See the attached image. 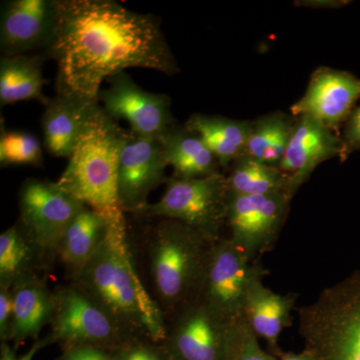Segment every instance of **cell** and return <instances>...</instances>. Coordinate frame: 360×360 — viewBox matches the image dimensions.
<instances>
[{
  "mask_svg": "<svg viewBox=\"0 0 360 360\" xmlns=\"http://www.w3.org/2000/svg\"><path fill=\"white\" fill-rule=\"evenodd\" d=\"M58 65L56 92L98 101L104 80L127 68L179 73L160 21L113 0H58V22L44 51Z\"/></svg>",
  "mask_w": 360,
  "mask_h": 360,
  "instance_id": "1",
  "label": "cell"
},
{
  "mask_svg": "<svg viewBox=\"0 0 360 360\" xmlns=\"http://www.w3.org/2000/svg\"><path fill=\"white\" fill-rule=\"evenodd\" d=\"M134 262L127 225H110L103 243L71 283L99 303L125 335L165 342L167 319Z\"/></svg>",
  "mask_w": 360,
  "mask_h": 360,
  "instance_id": "2",
  "label": "cell"
},
{
  "mask_svg": "<svg viewBox=\"0 0 360 360\" xmlns=\"http://www.w3.org/2000/svg\"><path fill=\"white\" fill-rule=\"evenodd\" d=\"M153 219L146 240L150 295L168 322L198 296L215 241L177 220Z\"/></svg>",
  "mask_w": 360,
  "mask_h": 360,
  "instance_id": "3",
  "label": "cell"
},
{
  "mask_svg": "<svg viewBox=\"0 0 360 360\" xmlns=\"http://www.w3.org/2000/svg\"><path fill=\"white\" fill-rule=\"evenodd\" d=\"M130 135L103 111L78 142L56 181L63 191L115 226L127 224L118 198V169Z\"/></svg>",
  "mask_w": 360,
  "mask_h": 360,
  "instance_id": "4",
  "label": "cell"
},
{
  "mask_svg": "<svg viewBox=\"0 0 360 360\" xmlns=\"http://www.w3.org/2000/svg\"><path fill=\"white\" fill-rule=\"evenodd\" d=\"M298 319L314 360H360V271L326 288Z\"/></svg>",
  "mask_w": 360,
  "mask_h": 360,
  "instance_id": "5",
  "label": "cell"
},
{
  "mask_svg": "<svg viewBox=\"0 0 360 360\" xmlns=\"http://www.w3.org/2000/svg\"><path fill=\"white\" fill-rule=\"evenodd\" d=\"M229 198L226 175L221 172L193 179L172 176L162 198L139 217L177 220L217 241L222 238Z\"/></svg>",
  "mask_w": 360,
  "mask_h": 360,
  "instance_id": "6",
  "label": "cell"
},
{
  "mask_svg": "<svg viewBox=\"0 0 360 360\" xmlns=\"http://www.w3.org/2000/svg\"><path fill=\"white\" fill-rule=\"evenodd\" d=\"M266 271L259 262H252L229 238L213 243L200 291V300L225 324L243 319V307L248 286Z\"/></svg>",
  "mask_w": 360,
  "mask_h": 360,
  "instance_id": "7",
  "label": "cell"
},
{
  "mask_svg": "<svg viewBox=\"0 0 360 360\" xmlns=\"http://www.w3.org/2000/svg\"><path fill=\"white\" fill-rule=\"evenodd\" d=\"M56 307L49 326L51 341L66 348L92 345L104 348L124 343L127 335L105 309L77 284L54 291Z\"/></svg>",
  "mask_w": 360,
  "mask_h": 360,
  "instance_id": "8",
  "label": "cell"
},
{
  "mask_svg": "<svg viewBox=\"0 0 360 360\" xmlns=\"http://www.w3.org/2000/svg\"><path fill=\"white\" fill-rule=\"evenodd\" d=\"M293 196L288 193L241 195L229 193L225 225L229 239L250 262L272 250L285 224Z\"/></svg>",
  "mask_w": 360,
  "mask_h": 360,
  "instance_id": "9",
  "label": "cell"
},
{
  "mask_svg": "<svg viewBox=\"0 0 360 360\" xmlns=\"http://www.w3.org/2000/svg\"><path fill=\"white\" fill-rule=\"evenodd\" d=\"M84 206L56 182L28 179L20 187V224L46 257L56 255L66 229Z\"/></svg>",
  "mask_w": 360,
  "mask_h": 360,
  "instance_id": "10",
  "label": "cell"
},
{
  "mask_svg": "<svg viewBox=\"0 0 360 360\" xmlns=\"http://www.w3.org/2000/svg\"><path fill=\"white\" fill-rule=\"evenodd\" d=\"M106 82L110 86L101 89L98 96L101 108L115 122L127 120L134 135L158 139L177 124L172 112V101L165 94L142 89L125 72Z\"/></svg>",
  "mask_w": 360,
  "mask_h": 360,
  "instance_id": "11",
  "label": "cell"
},
{
  "mask_svg": "<svg viewBox=\"0 0 360 360\" xmlns=\"http://www.w3.org/2000/svg\"><path fill=\"white\" fill-rule=\"evenodd\" d=\"M167 167L160 139L131 132L118 169V198L123 212L139 215L149 205V194L168 180Z\"/></svg>",
  "mask_w": 360,
  "mask_h": 360,
  "instance_id": "12",
  "label": "cell"
},
{
  "mask_svg": "<svg viewBox=\"0 0 360 360\" xmlns=\"http://www.w3.org/2000/svg\"><path fill=\"white\" fill-rule=\"evenodd\" d=\"M357 101H360V78L347 71L323 66L312 73L304 94L291 105L290 112L295 117L309 115L340 134Z\"/></svg>",
  "mask_w": 360,
  "mask_h": 360,
  "instance_id": "13",
  "label": "cell"
},
{
  "mask_svg": "<svg viewBox=\"0 0 360 360\" xmlns=\"http://www.w3.org/2000/svg\"><path fill=\"white\" fill-rule=\"evenodd\" d=\"M58 22V0H9L2 4L0 49L25 56L51 45Z\"/></svg>",
  "mask_w": 360,
  "mask_h": 360,
  "instance_id": "14",
  "label": "cell"
},
{
  "mask_svg": "<svg viewBox=\"0 0 360 360\" xmlns=\"http://www.w3.org/2000/svg\"><path fill=\"white\" fill-rule=\"evenodd\" d=\"M227 328L194 300L167 322V348L176 360H224Z\"/></svg>",
  "mask_w": 360,
  "mask_h": 360,
  "instance_id": "15",
  "label": "cell"
},
{
  "mask_svg": "<svg viewBox=\"0 0 360 360\" xmlns=\"http://www.w3.org/2000/svg\"><path fill=\"white\" fill-rule=\"evenodd\" d=\"M295 129L278 167L290 175L293 196L324 161L338 158L342 150L340 135L309 115L295 117Z\"/></svg>",
  "mask_w": 360,
  "mask_h": 360,
  "instance_id": "16",
  "label": "cell"
},
{
  "mask_svg": "<svg viewBox=\"0 0 360 360\" xmlns=\"http://www.w3.org/2000/svg\"><path fill=\"white\" fill-rule=\"evenodd\" d=\"M103 115V108L96 101L56 92L42 115L45 148L56 158H70L82 136Z\"/></svg>",
  "mask_w": 360,
  "mask_h": 360,
  "instance_id": "17",
  "label": "cell"
},
{
  "mask_svg": "<svg viewBox=\"0 0 360 360\" xmlns=\"http://www.w3.org/2000/svg\"><path fill=\"white\" fill-rule=\"evenodd\" d=\"M13 319L11 340L20 345L28 338H39L51 324L56 307V295L44 278L37 274L20 277L11 286Z\"/></svg>",
  "mask_w": 360,
  "mask_h": 360,
  "instance_id": "18",
  "label": "cell"
},
{
  "mask_svg": "<svg viewBox=\"0 0 360 360\" xmlns=\"http://www.w3.org/2000/svg\"><path fill=\"white\" fill-rule=\"evenodd\" d=\"M264 276L251 281L246 292L243 317L258 338H264L272 350H278L279 336L291 324L297 295H278L265 288Z\"/></svg>",
  "mask_w": 360,
  "mask_h": 360,
  "instance_id": "19",
  "label": "cell"
},
{
  "mask_svg": "<svg viewBox=\"0 0 360 360\" xmlns=\"http://www.w3.org/2000/svg\"><path fill=\"white\" fill-rule=\"evenodd\" d=\"M167 167L174 168L172 177L193 179L219 172L217 158L198 135L176 124L158 137Z\"/></svg>",
  "mask_w": 360,
  "mask_h": 360,
  "instance_id": "20",
  "label": "cell"
},
{
  "mask_svg": "<svg viewBox=\"0 0 360 360\" xmlns=\"http://www.w3.org/2000/svg\"><path fill=\"white\" fill-rule=\"evenodd\" d=\"M110 227L108 220L85 205L71 220L56 251L71 281L94 257Z\"/></svg>",
  "mask_w": 360,
  "mask_h": 360,
  "instance_id": "21",
  "label": "cell"
},
{
  "mask_svg": "<svg viewBox=\"0 0 360 360\" xmlns=\"http://www.w3.org/2000/svg\"><path fill=\"white\" fill-rule=\"evenodd\" d=\"M186 127L198 135L219 160V167L227 169L245 153L253 120H236L219 115H193Z\"/></svg>",
  "mask_w": 360,
  "mask_h": 360,
  "instance_id": "22",
  "label": "cell"
},
{
  "mask_svg": "<svg viewBox=\"0 0 360 360\" xmlns=\"http://www.w3.org/2000/svg\"><path fill=\"white\" fill-rule=\"evenodd\" d=\"M44 56H4L0 61V103L1 105L37 101L44 105L49 97L42 91Z\"/></svg>",
  "mask_w": 360,
  "mask_h": 360,
  "instance_id": "23",
  "label": "cell"
},
{
  "mask_svg": "<svg viewBox=\"0 0 360 360\" xmlns=\"http://www.w3.org/2000/svg\"><path fill=\"white\" fill-rule=\"evenodd\" d=\"M295 120L291 113L274 111L253 120L243 156L278 167L290 143Z\"/></svg>",
  "mask_w": 360,
  "mask_h": 360,
  "instance_id": "24",
  "label": "cell"
},
{
  "mask_svg": "<svg viewBox=\"0 0 360 360\" xmlns=\"http://www.w3.org/2000/svg\"><path fill=\"white\" fill-rule=\"evenodd\" d=\"M46 255L20 224L9 227L0 236V286L9 288L20 277L37 274Z\"/></svg>",
  "mask_w": 360,
  "mask_h": 360,
  "instance_id": "25",
  "label": "cell"
},
{
  "mask_svg": "<svg viewBox=\"0 0 360 360\" xmlns=\"http://www.w3.org/2000/svg\"><path fill=\"white\" fill-rule=\"evenodd\" d=\"M226 179L231 193L266 195L288 193L292 195L290 175L284 174L279 167L245 156H241L232 163L231 174Z\"/></svg>",
  "mask_w": 360,
  "mask_h": 360,
  "instance_id": "26",
  "label": "cell"
},
{
  "mask_svg": "<svg viewBox=\"0 0 360 360\" xmlns=\"http://www.w3.org/2000/svg\"><path fill=\"white\" fill-rule=\"evenodd\" d=\"M0 163L8 165H32L39 167L44 163L39 139L30 132L7 130L1 127L0 134Z\"/></svg>",
  "mask_w": 360,
  "mask_h": 360,
  "instance_id": "27",
  "label": "cell"
},
{
  "mask_svg": "<svg viewBox=\"0 0 360 360\" xmlns=\"http://www.w3.org/2000/svg\"><path fill=\"white\" fill-rule=\"evenodd\" d=\"M224 360H276L265 352L245 317L229 324L225 338Z\"/></svg>",
  "mask_w": 360,
  "mask_h": 360,
  "instance_id": "28",
  "label": "cell"
},
{
  "mask_svg": "<svg viewBox=\"0 0 360 360\" xmlns=\"http://www.w3.org/2000/svg\"><path fill=\"white\" fill-rule=\"evenodd\" d=\"M342 150L340 156L341 162L354 153L360 151V103L352 111L342 127L340 134Z\"/></svg>",
  "mask_w": 360,
  "mask_h": 360,
  "instance_id": "29",
  "label": "cell"
},
{
  "mask_svg": "<svg viewBox=\"0 0 360 360\" xmlns=\"http://www.w3.org/2000/svg\"><path fill=\"white\" fill-rule=\"evenodd\" d=\"M167 348L161 350L146 345H123L120 354L112 360H174Z\"/></svg>",
  "mask_w": 360,
  "mask_h": 360,
  "instance_id": "30",
  "label": "cell"
},
{
  "mask_svg": "<svg viewBox=\"0 0 360 360\" xmlns=\"http://www.w3.org/2000/svg\"><path fill=\"white\" fill-rule=\"evenodd\" d=\"M13 304L11 288L0 286V338L11 340L13 328Z\"/></svg>",
  "mask_w": 360,
  "mask_h": 360,
  "instance_id": "31",
  "label": "cell"
},
{
  "mask_svg": "<svg viewBox=\"0 0 360 360\" xmlns=\"http://www.w3.org/2000/svg\"><path fill=\"white\" fill-rule=\"evenodd\" d=\"M63 360H112L103 348L92 345H78L65 348Z\"/></svg>",
  "mask_w": 360,
  "mask_h": 360,
  "instance_id": "32",
  "label": "cell"
},
{
  "mask_svg": "<svg viewBox=\"0 0 360 360\" xmlns=\"http://www.w3.org/2000/svg\"><path fill=\"white\" fill-rule=\"evenodd\" d=\"M295 4H300L298 6L315 7V8H338L348 6L349 1H342V0H310V1H296Z\"/></svg>",
  "mask_w": 360,
  "mask_h": 360,
  "instance_id": "33",
  "label": "cell"
},
{
  "mask_svg": "<svg viewBox=\"0 0 360 360\" xmlns=\"http://www.w3.org/2000/svg\"><path fill=\"white\" fill-rule=\"evenodd\" d=\"M49 340V338L47 340H44L42 341H39V342L35 343L34 347L30 349V352H28L27 354L25 355L20 360H32L33 355L35 354V352L41 348L42 345H45V341ZM1 360H16L14 359L13 354H11V350L7 347L4 348V355H2Z\"/></svg>",
  "mask_w": 360,
  "mask_h": 360,
  "instance_id": "34",
  "label": "cell"
},
{
  "mask_svg": "<svg viewBox=\"0 0 360 360\" xmlns=\"http://www.w3.org/2000/svg\"><path fill=\"white\" fill-rule=\"evenodd\" d=\"M281 360H314V357L307 350H303L302 354H281Z\"/></svg>",
  "mask_w": 360,
  "mask_h": 360,
  "instance_id": "35",
  "label": "cell"
},
{
  "mask_svg": "<svg viewBox=\"0 0 360 360\" xmlns=\"http://www.w3.org/2000/svg\"><path fill=\"white\" fill-rule=\"evenodd\" d=\"M174 360H176V359H174Z\"/></svg>",
  "mask_w": 360,
  "mask_h": 360,
  "instance_id": "36",
  "label": "cell"
}]
</instances>
